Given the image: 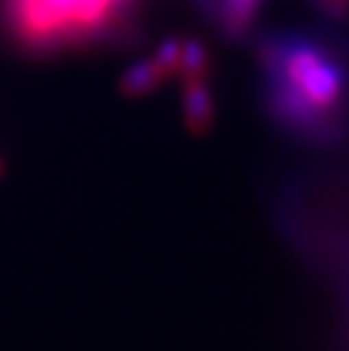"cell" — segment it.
<instances>
[{"label": "cell", "instance_id": "1", "mask_svg": "<svg viewBox=\"0 0 349 351\" xmlns=\"http://www.w3.org/2000/svg\"><path fill=\"white\" fill-rule=\"evenodd\" d=\"M256 100L274 132L311 154L349 150V27L261 29Z\"/></svg>", "mask_w": 349, "mask_h": 351}, {"label": "cell", "instance_id": "2", "mask_svg": "<svg viewBox=\"0 0 349 351\" xmlns=\"http://www.w3.org/2000/svg\"><path fill=\"white\" fill-rule=\"evenodd\" d=\"M159 0H0V34L32 59L123 48L147 29Z\"/></svg>", "mask_w": 349, "mask_h": 351}, {"label": "cell", "instance_id": "3", "mask_svg": "<svg viewBox=\"0 0 349 351\" xmlns=\"http://www.w3.org/2000/svg\"><path fill=\"white\" fill-rule=\"evenodd\" d=\"M315 156L277 179L272 215L295 256L333 281L349 263V150Z\"/></svg>", "mask_w": 349, "mask_h": 351}, {"label": "cell", "instance_id": "4", "mask_svg": "<svg viewBox=\"0 0 349 351\" xmlns=\"http://www.w3.org/2000/svg\"><path fill=\"white\" fill-rule=\"evenodd\" d=\"M206 27L222 41L243 46L261 32L263 14L270 0H189Z\"/></svg>", "mask_w": 349, "mask_h": 351}, {"label": "cell", "instance_id": "5", "mask_svg": "<svg viewBox=\"0 0 349 351\" xmlns=\"http://www.w3.org/2000/svg\"><path fill=\"white\" fill-rule=\"evenodd\" d=\"M338 288V328H340V351H349V263L343 267L336 279Z\"/></svg>", "mask_w": 349, "mask_h": 351}, {"label": "cell", "instance_id": "6", "mask_svg": "<svg viewBox=\"0 0 349 351\" xmlns=\"http://www.w3.org/2000/svg\"><path fill=\"white\" fill-rule=\"evenodd\" d=\"M306 5L326 23H349V0H306Z\"/></svg>", "mask_w": 349, "mask_h": 351}]
</instances>
